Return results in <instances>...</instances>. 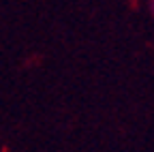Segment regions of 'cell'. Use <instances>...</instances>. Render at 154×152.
Masks as SVG:
<instances>
[{
  "label": "cell",
  "instance_id": "6da1fadb",
  "mask_svg": "<svg viewBox=\"0 0 154 152\" xmlns=\"http://www.w3.org/2000/svg\"><path fill=\"white\" fill-rule=\"evenodd\" d=\"M148 7H150V13H152V17H154V0H150V2H148Z\"/></svg>",
  "mask_w": 154,
  "mask_h": 152
}]
</instances>
